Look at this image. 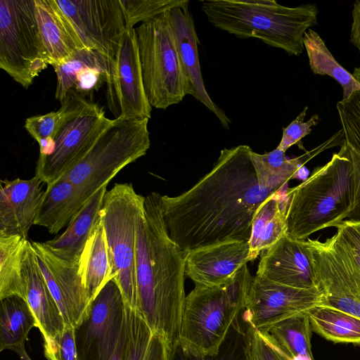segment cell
I'll use <instances>...</instances> for the list:
<instances>
[{"mask_svg":"<svg viewBox=\"0 0 360 360\" xmlns=\"http://www.w3.org/2000/svg\"><path fill=\"white\" fill-rule=\"evenodd\" d=\"M247 145L224 148L210 172L186 192L162 195L170 238L187 252L249 241L256 211L273 192L259 185Z\"/></svg>","mask_w":360,"mask_h":360,"instance_id":"6da1fadb","label":"cell"},{"mask_svg":"<svg viewBox=\"0 0 360 360\" xmlns=\"http://www.w3.org/2000/svg\"><path fill=\"white\" fill-rule=\"evenodd\" d=\"M161 198L157 192L147 195L137 220L135 309L174 346L179 340L186 297V252L169 235Z\"/></svg>","mask_w":360,"mask_h":360,"instance_id":"7a4b0ae2","label":"cell"},{"mask_svg":"<svg viewBox=\"0 0 360 360\" xmlns=\"http://www.w3.org/2000/svg\"><path fill=\"white\" fill-rule=\"evenodd\" d=\"M286 195L287 234L292 238L306 240L319 230L335 227L360 207V155L343 141L328 163Z\"/></svg>","mask_w":360,"mask_h":360,"instance_id":"3957f363","label":"cell"},{"mask_svg":"<svg viewBox=\"0 0 360 360\" xmlns=\"http://www.w3.org/2000/svg\"><path fill=\"white\" fill-rule=\"evenodd\" d=\"M201 9L217 29L240 39L255 37L299 56L305 32L317 24L315 4L287 7L274 0H205Z\"/></svg>","mask_w":360,"mask_h":360,"instance_id":"277c9868","label":"cell"},{"mask_svg":"<svg viewBox=\"0 0 360 360\" xmlns=\"http://www.w3.org/2000/svg\"><path fill=\"white\" fill-rule=\"evenodd\" d=\"M253 278L245 264L221 285H195L186 297L178 344L197 355L217 354L247 306Z\"/></svg>","mask_w":360,"mask_h":360,"instance_id":"5b68a950","label":"cell"},{"mask_svg":"<svg viewBox=\"0 0 360 360\" xmlns=\"http://www.w3.org/2000/svg\"><path fill=\"white\" fill-rule=\"evenodd\" d=\"M63 120L51 152L39 155L35 176L47 186L72 169L91 150L112 120L103 108L71 89L60 102Z\"/></svg>","mask_w":360,"mask_h":360,"instance_id":"8992f818","label":"cell"},{"mask_svg":"<svg viewBox=\"0 0 360 360\" xmlns=\"http://www.w3.org/2000/svg\"><path fill=\"white\" fill-rule=\"evenodd\" d=\"M145 91L152 107L165 110L185 97V81L168 11L134 28Z\"/></svg>","mask_w":360,"mask_h":360,"instance_id":"52a82bcc","label":"cell"},{"mask_svg":"<svg viewBox=\"0 0 360 360\" xmlns=\"http://www.w3.org/2000/svg\"><path fill=\"white\" fill-rule=\"evenodd\" d=\"M144 200L131 183H116L106 191L100 212L111 257L112 280L119 286L124 302L134 309L136 228Z\"/></svg>","mask_w":360,"mask_h":360,"instance_id":"ba28073f","label":"cell"},{"mask_svg":"<svg viewBox=\"0 0 360 360\" xmlns=\"http://www.w3.org/2000/svg\"><path fill=\"white\" fill-rule=\"evenodd\" d=\"M149 119H114L88 153L60 178L98 191L150 146Z\"/></svg>","mask_w":360,"mask_h":360,"instance_id":"9c48e42d","label":"cell"},{"mask_svg":"<svg viewBox=\"0 0 360 360\" xmlns=\"http://www.w3.org/2000/svg\"><path fill=\"white\" fill-rule=\"evenodd\" d=\"M47 65L34 0H1V69L27 89Z\"/></svg>","mask_w":360,"mask_h":360,"instance_id":"30bf717a","label":"cell"},{"mask_svg":"<svg viewBox=\"0 0 360 360\" xmlns=\"http://www.w3.org/2000/svg\"><path fill=\"white\" fill-rule=\"evenodd\" d=\"M316 288L324 306L360 319V266L339 232L321 242L307 240Z\"/></svg>","mask_w":360,"mask_h":360,"instance_id":"8fae6325","label":"cell"},{"mask_svg":"<svg viewBox=\"0 0 360 360\" xmlns=\"http://www.w3.org/2000/svg\"><path fill=\"white\" fill-rule=\"evenodd\" d=\"M83 48L115 59L126 24L120 0H55Z\"/></svg>","mask_w":360,"mask_h":360,"instance_id":"7c38bea8","label":"cell"},{"mask_svg":"<svg viewBox=\"0 0 360 360\" xmlns=\"http://www.w3.org/2000/svg\"><path fill=\"white\" fill-rule=\"evenodd\" d=\"M125 312V302L111 280L91 302L87 314L74 328L79 360H110L115 349Z\"/></svg>","mask_w":360,"mask_h":360,"instance_id":"4fadbf2b","label":"cell"},{"mask_svg":"<svg viewBox=\"0 0 360 360\" xmlns=\"http://www.w3.org/2000/svg\"><path fill=\"white\" fill-rule=\"evenodd\" d=\"M108 105L115 119H150L134 28L124 32L106 79Z\"/></svg>","mask_w":360,"mask_h":360,"instance_id":"5bb4252c","label":"cell"},{"mask_svg":"<svg viewBox=\"0 0 360 360\" xmlns=\"http://www.w3.org/2000/svg\"><path fill=\"white\" fill-rule=\"evenodd\" d=\"M316 288L299 289L254 276L248 303L242 312L244 321L260 332L297 313L323 303Z\"/></svg>","mask_w":360,"mask_h":360,"instance_id":"9a60e30c","label":"cell"},{"mask_svg":"<svg viewBox=\"0 0 360 360\" xmlns=\"http://www.w3.org/2000/svg\"><path fill=\"white\" fill-rule=\"evenodd\" d=\"M31 243L65 324L75 328L87 314L91 303L79 274L78 264L58 257L44 242Z\"/></svg>","mask_w":360,"mask_h":360,"instance_id":"2e32d148","label":"cell"},{"mask_svg":"<svg viewBox=\"0 0 360 360\" xmlns=\"http://www.w3.org/2000/svg\"><path fill=\"white\" fill-rule=\"evenodd\" d=\"M188 4L189 1L168 10L184 74L186 94L193 96L205 105L218 118L221 125L229 129L231 120L214 103L203 82L198 50V39Z\"/></svg>","mask_w":360,"mask_h":360,"instance_id":"e0dca14e","label":"cell"},{"mask_svg":"<svg viewBox=\"0 0 360 360\" xmlns=\"http://www.w3.org/2000/svg\"><path fill=\"white\" fill-rule=\"evenodd\" d=\"M256 276L295 288H316L307 240L293 239L285 233L262 252Z\"/></svg>","mask_w":360,"mask_h":360,"instance_id":"ac0fdd59","label":"cell"},{"mask_svg":"<svg viewBox=\"0 0 360 360\" xmlns=\"http://www.w3.org/2000/svg\"><path fill=\"white\" fill-rule=\"evenodd\" d=\"M248 241L233 240L186 252L185 276L195 285L219 286L249 262Z\"/></svg>","mask_w":360,"mask_h":360,"instance_id":"d6986e66","label":"cell"},{"mask_svg":"<svg viewBox=\"0 0 360 360\" xmlns=\"http://www.w3.org/2000/svg\"><path fill=\"white\" fill-rule=\"evenodd\" d=\"M43 183L37 176L27 180L1 181L0 235L28 240L44 197Z\"/></svg>","mask_w":360,"mask_h":360,"instance_id":"ffe728a7","label":"cell"},{"mask_svg":"<svg viewBox=\"0 0 360 360\" xmlns=\"http://www.w3.org/2000/svg\"><path fill=\"white\" fill-rule=\"evenodd\" d=\"M25 301L37 320L43 339L54 338L65 328L60 309L39 268L31 241H27L22 260Z\"/></svg>","mask_w":360,"mask_h":360,"instance_id":"44dd1931","label":"cell"},{"mask_svg":"<svg viewBox=\"0 0 360 360\" xmlns=\"http://www.w3.org/2000/svg\"><path fill=\"white\" fill-rule=\"evenodd\" d=\"M172 346L125 302L121 332L110 360H171Z\"/></svg>","mask_w":360,"mask_h":360,"instance_id":"7402d4cb","label":"cell"},{"mask_svg":"<svg viewBox=\"0 0 360 360\" xmlns=\"http://www.w3.org/2000/svg\"><path fill=\"white\" fill-rule=\"evenodd\" d=\"M96 192L68 179H58L47 186L34 225L45 227L51 234H58Z\"/></svg>","mask_w":360,"mask_h":360,"instance_id":"603a6c76","label":"cell"},{"mask_svg":"<svg viewBox=\"0 0 360 360\" xmlns=\"http://www.w3.org/2000/svg\"><path fill=\"white\" fill-rule=\"evenodd\" d=\"M39 32L48 65L62 63L83 49L55 0H34Z\"/></svg>","mask_w":360,"mask_h":360,"instance_id":"cb8c5ba5","label":"cell"},{"mask_svg":"<svg viewBox=\"0 0 360 360\" xmlns=\"http://www.w3.org/2000/svg\"><path fill=\"white\" fill-rule=\"evenodd\" d=\"M341 137H343L342 129L321 146L292 159L288 158L285 152L278 148L264 154L252 151L251 161L259 185L273 193L280 191L297 174L305 162L322 150L336 145Z\"/></svg>","mask_w":360,"mask_h":360,"instance_id":"d4e9b609","label":"cell"},{"mask_svg":"<svg viewBox=\"0 0 360 360\" xmlns=\"http://www.w3.org/2000/svg\"><path fill=\"white\" fill-rule=\"evenodd\" d=\"M106 191L105 185L91 196L62 234L44 242L55 255L78 264L86 242L100 219Z\"/></svg>","mask_w":360,"mask_h":360,"instance_id":"484cf974","label":"cell"},{"mask_svg":"<svg viewBox=\"0 0 360 360\" xmlns=\"http://www.w3.org/2000/svg\"><path fill=\"white\" fill-rule=\"evenodd\" d=\"M78 270L91 302L112 279L111 257L101 217L86 242Z\"/></svg>","mask_w":360,"mask_h":360,"instance_id":"4316f807","label":"cell"},{"mask_svg":"<svg viewBox=\"0 0 360 360\" xmlns=\"http://www.w3.org/2000/svg\"><path fill=\"white\" fill-rule=\"evenodd\" d=\"M279 191L267 198L255 212L250 240L249 262L273 246L287 233L286 212L288 198Z\"/></svg>","mask_w":360,"mask_h":360,"instance_id":"83f0119b","label":"cell"},{"mask_svg":"<svg viewBox=\"0 0 360 360\" xmlns=\"http://www.w3.org/2000/svg\"><path fill=\"white\" fill-rule=\"evenodd\" d=\"M260 333L288 360H314L311 344L312 329L307 311L297 312Z\"/></svg>","mask_w":360,"mask_h":360,"instance_id":"f1b7e54d","label":"cell"},{"mask_svg":"<svg viewBox=\"0 0 360 360\" xmlns=\"http://www.w3.org/2000/svg\"><path fill=\"white\" fill-rule=\"evenodd\" d=\"M37 327L36 318L27 302L13 295L1 300L0 351L23 346L31 329Z\"/></svg>","mask_w":360,"mask_h":360,"instance_id":"f546056e","label":"cell"},{"mask_svg":"<svg viewBox=\"0 0 360 360\" xmlns=\"http://www.w3.org/2000/svg\"><path fill=\"white\" fill-rule=\"evenodd\" d=\"M312 331L334 343L360 345V319L338 309L315 306L307 310Z\"/></svg>","mask_w":360,"mask_h":360,"instance_id":"4dcf8cb0","label":"cell"},{"mask_svg":"<svg viewBox=\"0 0 360 360\" xmlns=\"http://www.w3.org/2000/svg\"><path fill=\"white\" fill-rule=\"evenodd\" d=\"M303 43L314 74L328 75L335 79L342 88V100L360 90L359 83L338 63L317 32L307 30L304 34Z\"/></svg>","mask_w":360,"mask_h":360,"instance_id":"1f68e13d","label":"cell"},{"mask_svg":"<svg viewBox=\"0 0 360 360\" xmlns=\"http://www.w3.org/2000/svg\"><path fill=\"white\" fill-rule=\"evenodd\" d=\"M27 240L0 235V300L13 295L25 300L22 260Z\"/></svg>","mask_w":360,"mask_h":360,"instance_id":"d6a6232c","label":"cell"},{"mask_svg":"<svg viewBox=\"0 0 360 360\" xmlns=\"http://www.w3.org/2000/svg\"><path fill=\"white\" fill-rule=\"evenodd\" d=\"M110 62L101 54L88 49H80L68 59L53 66L57 76L55 97L61 102L74 88L79 72L87 67L110 68Z\"/></svg>","mask_w":360,"mask_h":360,"instance_id":"836d02e7","label":"cell"},{"mask_svg":"<svg viewBox=\"0 0 360 360\" xmlns=\"http://www.w3.org/2000/svg\"><path fill=\"white\" fill-rule=\"evenodd\" d=\"M171 360H245L243 328L239 319L233 324L217 354L197 355L185 350L177 343L172 346Z\"/></svg>","mask_w":360,"mask_h":360,"instance_id":"e575fe53","label":"cell"},{"mask_svg":"<svg viewBox=\"0 0 360 360\" xmlns=\"http://www.w3.org/2000/svg\"><path fill=\"white\" fill-rule=\"evenodd\" d=\"M188 1V0H120L126 28L129 30L134 29V26L138 22H142Z\"/></svg>","mask_w":360,"mask_h":360,"instance_id":"d590c367","label":"cell"},{"mask_svg":"<svg viewBox=\"0 0 360 360\" xmlns=\"http://www.w3.org/2000/svg\"><path fill=\"white\" fill-rule=\"evenodd\" d=\"M244 323L243 348L245 360H287L252 325L246 321Z\"/></svg>","mask_w":360,"mask_h":360,"instance_id":"8d00e7d4","label":"cell"},{"mask_svg":"<svg viewBox=\"0 0 360 360\" xmlns=\"http://www.w3.org/2000/svg\"><path fill=\"white\" fill-rule=\"evenodd\" d=\"M44 354L48 360H79L74 328L65 325L62 333L54 338L43 339Z\"/></svg>","mask_w":360,"mask_h":360,"instance_id":"74e56055","label":"cell"},{"mask_svg":"<svg viewBox=\"0 0 360 360\" xmlns=\"http://www.w3.org/2000/svg\"><path fill=\"white\" fill-rule=\"evenodd\" d=\"M62 120L63 113L59 108L57 111L27 118L24 127L29 134L39 144L44 141H53L60 127Z\"/></svg>","mask_w":360,"mask_h":360,"instance_id":"f35d334b","label":"cell"},{"mask_svg":"<svg viewBox=\"0 0 360 360\" xmlns=\"http://www.w3.org/2000/svg\"><path fill=\"white\" fill-rule=\"evenodd\" d=\"M308 107L292 120L288 127L283 128V136L277 148L285 152L292 145L298 143L300 140L311 133V127L316 125L319 121L317 114L314 115L308 121L304 122Z\"/></svg>","mask_w":360,"mask_h":360,"instance_id":"ab89813d","label":"cell"},{"mask_svg":"<svg viewBox=\"0 0 360 360\" xmlns=\"http://www.w3.org/2000/svg\"><path fill=\"white\" fill-rule=\"evenodd\" d=\"M109 69L92 67L82 69L77 75L73 89L83 96L98 89L103 82H106Z\"/></svg>","mask_w":360,"mask_h":360,"instance_id":"60d3db41","label":"cell"},{"mask_svg":"<svg viewBox=\"0 0 360 360\" xmlns=\"http://www.w3.org/2000/svg\"><path fill=\"white\" fill-rule=\"evenodd\" d=\"M335 227L360 266V219H345Z\"/></svg>","mask_w":360,"mask_h":360,"instance_id":"b9f144b4","label":"cell"},{"mask_svg":"<svg viewBox=\"0 0 360 360\" xmlns=\"http://www.w3.org/2000/svg\"><path fill=\"white\" fill-rule=\"evenodd\" d=\"M350 41L360 53V0L354 3Z\"/></svg>","mask_w":360,"mask_h":360,"instance_id":"7bdbcfd3","label":"cell"},{"mask_svg":"<svg viewBox=\"0 0 360 360\" xmlns=\"http://www.w3.org/2000/svg\"><path fill=\"white\" fill-rule=\"evenodd\" d=\"M14 352L19 355L21 360H31L25 349L24 345L15 349Z\"/></svg>","mask_w":360,"mask_h":360,"instance_id":"ee69618b","label":"cell"}]
</instances>
